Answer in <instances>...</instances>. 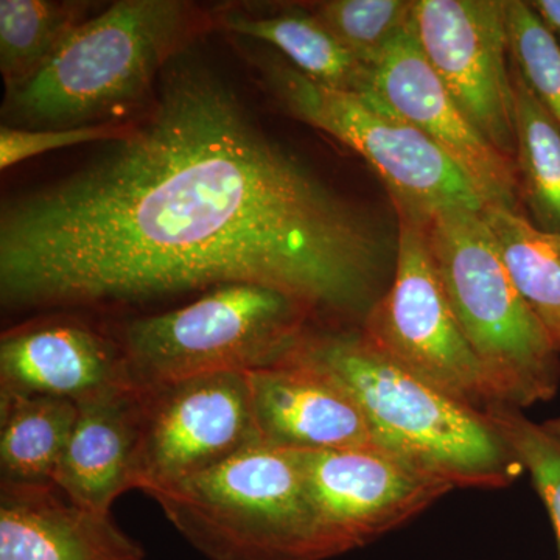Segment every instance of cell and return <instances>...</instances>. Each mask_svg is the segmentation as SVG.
Masks as SVG:
<instances>
[{"instance_id": "6da1fadb", "label": "cell", "mask_w": 560, "mask_h": 560, "mask_svg": "<svg viewBox=\"0 0 560 560\" xmlns=\"http://www.w3.org/2000/svg\"><path fill=\"white\" fill-rule=\"evenodd\" d=\"M386 246L272 142L230 84L178 58L130 135L3 206V307H120L231 283L366 316Z\"/></svg>"}, {"instance_id": "7a4b0ae2", "label": "cell", "mask_w": 560, "mask_h": 560, "mask_svg": "<svg viewBox=\"0 0 560 560\" xmlns=\"http://www.w3.org/2000/svg\"><path fill=\"white\" fill-rule=\"evenodd\" d=\"M213 11L183 0H120L77 28L38 75L9 92L7 125L66 130L138 117L158 77L206 32Z\"/></svg>"}, {"instance_id": "3957f363", "label": "cell", "mask_w": 560, "mask_h": 560, "mask_svg": "<svg viewBox=\"0 0 560 560\" xmlns=\"http://www.w3.org/2000/svg\"><path fill=\"white\" fill-rule=\"evenodd\" d=\"M298 355L342 383L375 444L455 488H504L522 469L485 412L412 374L363 330H311Z\"/></svg>"}, {"instance_id": "277c9868", "label": "cell", "mask_w": 560, "mask_h": 560, "mask_svg": "<svg viewBox=\"0 0 560 560\" xmlns=\"http://www.w3.org/2000/svg\"><path fill=\"white\" fill-rule=\"evenodd\" d=\"M419 220L490 399L515 408L550 400L559 350L515 289L481 210L447 206Z\"/></svg>"}, {"instance_id": "5b68a950", "label": "cell", "mask_w": 560, "mask_h": 560, "mask_svg": "<svg viewBox=\"0 0 560 560\" xmlns=\"http://www.w3.org/2000/svg\"><path fill=\"white\" fill-rule=\"evenodd\" d=\"M209 560H326L296 452L259 444L197 477L142 490Z\"/></svg>"}, {"instance_id": "8992f818", "label": "cell", "mask_w": 560, "mask_h": 560, "mask_svg": "<svg viewBox=\"0 0 560 560\" xmlns=\"http://www.w3.org/2000/svg\"><path fill=\"white\" fill-rule=\"evenodd\" d=\"M318 313L257 283L208 290L173 311L132 319L119 341L139 388L198 375L250 372L290 355Z\"/></svg>"}, {"instance_id": "52a82bcc", "label": "cell", "mask_w": 560, "mask_h": 560, "mask_svg": "<svg viewBox=\"0 0 560 560\" xmlns=\"http://www.w3.org/2000/svg\"><path fill=\"white\" fill-rule=\"evenodd\" d=\"M261 81L294 119L359 153L385 184L397 215L422 219L434 209L486 202L463 172L422 132L364 95L308 79L278 58L259 62Z\"/></svg>"}, {"instance_id": "ba28073f", "label": "cell", "mask_w": 560, "mask_h": 560, "mask_svg": "<svg viewBox=\"0 0 560 560\" xmlns=\"http://www.w3.org/2000/svg\"><path fill=\"white\" fill-rule=\"evenodd\" d=\"M397 219L393 282L364 316L361 330L389 359L482 411L492 399L445 294L422 221L408 215Z\"/></svg>"}, {"instance_id": "9c48e42d", "label": "cell", "mask_w": 560, "mask_h": 560, "mask_svg": "<svg viewBox=\"0 0 560 560\" xmlns=\"http://www.w3.org/2000/svg\"><path fill=\"white\" fill-rule=\"evenodd\" d=\"M140 389V492L197 477L261 444L246 372L198 375Z\"/></svg>"}, {"instance_id": "30bf717a", "label": "cell", "mask_w": 560, "mask_h": 560, "mask_svg": "<svg viewBox=\"0 0 560 560\" xmlns=\"http://www.w3.org/2000/svg\"><path fill=\"white\" fill-rule=\"evenodd\" d=\"M411 27L464 116L515 161L508 0H415Z\"/></svg>"}, {"instance_id": "8fae6325", "label": "cell", "mask_w": 560, "mask_h": 560, "mask_svg": "<svg viewBox=\"0 0 560 560\" xmlns=\"http://www.w3.org/2000/svg\"><path fill=\"white\" fill-rule=\"evenodd\" d=\"M296 456L330 558L397 528L453 489L378 448L296 452Z\"/></svg>"}, {"instance_id": "7c38bea8", "label": "cell", "mask_w": 560, "mask_h": 560, "mask_svg": "<svg viewBox=\"0 0 560 560\" xmlns=\"http://www.w3.org/2000/svg\"><path fill=\"white\" fill-rule=\"evenodd\" d=\"M363 95L431 140L466 175L486 206L518 212L517 164L464 116L427 61L411 25L371 66Z\"/></svg>"}, {"instance_id": "4fadbf2b", "label": "cell", "mask_w": 560, "mask_h": 560, "mask_svg": "<svg viewBox=\"0 0 560 560\" xmlns=\"http://www.w3.org/2000/svg\"><path fill=\"white\" fill-rule=\"evenodd\" d=\"M246 377L261 444L296 452L378 448L349 390L304 357L291 352Z\"/></svg>"}, {"instance_id": "5bb4252c", "label": "cell", "mask_w": 560, "mask_h": 560, "mask_svg": "<svg viewBox=\"0 0 560 560\" xmlns=\"http://www.w3.org/2000/svg\"><path fill=\"white\" fill-rule=\"evenodd\" d=\"M130 386L136 383L120 341L77 320L27 324L0 340V394L79 404Z\"/></svg>"}, {"instance_id": "9a60e30c", "label": "cell", "mask_w": 560, "mask_h": 560, "mask_svg": "<svg viewBox=\"0 0 560 560\" xmlns=\"http://www.w3.org/2000/svg\"><path fill=\"white\" fill-rule=\"evenodd\" d=\"M106 512L81 508L57 486L0 488V560H143Z\"/></svg>"}, {"instance_id": "2e32d148", "label": "cell", "mask_w": 560, "mask_h": 560, "mask_svg": "<svg viewBox=\"0 0 560 560\" xmlns=\"http://www.w3.org/2000/svg\"><path fill=\"white\" fill-rule=\"evenodd\" d=\"M77 405L55 486L79 506L110 514L114 501L138 481L142 389H110Z\"/></svg>"}, {"instance_id": "e0dca14e", "label": "cell", "mask_w": 560, "mask_h": 560, "mask_svg": "<svg viewBox=\"0 0 560 560\" xmlns=\"http://www.w3.org/2000/svg\"><path fill=\"white\" fill-rule=\"evenodd\" d=\"M213 24L221 31L270 44L289 65L320 84L361 95L368 91L370 69L312 11L254 16L237 9L215 10Z\"/></svg>"}, {"instance_id": "ac0fdd59", "label": "cell", "mask_w": 560, "mask_h": 560, "mask_svg": "<svg viewBox=\"0 0 560 560\" xmlns=\"http://www.w3.org/2000/svg\"><path fill=\"white\" fill-rule=\"evenodd\" d=\"M77 416L79 405L72 400L0 394L3 485L55 486Z\"/></svg>"}, {"instance_id": "d6986e66", "label": "cell", "mask_w": 560, "mask_h": 560, "mask_svg": "<svg viewBox=\"0 0 560 560\" xmlns=\"http://www.w3.org/2000/svg\"><path fill=\"white\" fill-rule=\"evenodd\" d=\"M481 213L515 289L560 350V234L500 206H486Z\"/></svg>"}, {"instance_id": "ffe728a7", "label": "cell", "mask_w": 560, "mask_h": 560, "mask_svg": "<svg viewBox=\"0 0 560 560\" xmlns=\"http://www.w3.org/2000/svg\"><path fill=\"white\" fill-rule=\"evenodd\" d=\"M90 2L0 0V72L7 94L46 68L84 21Z\"/></svg>"}, {"instance_id": "44dd1931", "label": "cell", "mask_w": 560, "mask_h": 560, "mask_svg": "<svg viewBox=\"0 0 560 560\" xmlns=\"http://www.w3.org/2000/svg\"><path fill=\"white\" fill-rule=\"evenodd\" d=\"M515 164L533 223L560 234V125L512 65Z\"/></svg>"}, {"instance_id": "7402d4cb", "label": "cell", "mask_w": 560, "mask_h": 560, "mask_svg": "<svg viewBox=\"0 0 560 560\" xmlns=\"http://www.w3.org/2000/svg\"><path fill=\"white\" fill-rule=\"evenodd\" d=\"M415 0H327L311 11L368 69L411 25Z\"/></svg>"}, {"instance_id": "603a6c76", "label": "cell", "mask_w": 560, "mask_h": 560, "mask_svg": "<svg viewBox=\"0 0 560 560\" xmlns=\"http://www.w3.org/2000/svg\"><path fill=\"white\" fill-rule=\"evenodd\" d=\"M482 412L522 469L529 471L550 512L560 560V438L545 429L544 423L530 422L521 408L501 401H490Z\"/></svg>"}, {"instance_id": "cb8c5ba5", "label": "cell", "mask_w": 560, "mask_h": 560, "mask_svg": "<svg viewBox=\"0 0 560 560\" xmlns=\"http://www.w3.org/2000/svg\"><path fill=\"white\" fill-rule=\"evenodd\" d=\"M511 61L560 125V46L529 2L508 0Z\"/></svg>"}, {"instance_id": "d4e9b609", "label": "cell", "mask_w": 560, "mask_h": 560, "mask_svg": "<svg viewBox=\"0 0 560 560\" xmlns=\"http://www.w3.org/2000/svg\"><path fill=\"white\" fill-rule=\"evenodd\" d=\"M136 119V117H135ZM135 119L88 125L66 130H25V128H0V168L13 167L39 154L66 147L88 142H116L130 135Z\"/></svg>"}, {"instance_id": "484cf974", "label": "cell", "mask_w": 560, "mask_h": 560, "mask_svg": "<svg viewBox=\"0 0 560 560\" xmlns=\"http://www.w3.org/2000/svg\"><path fill=\"white\" fill-rule=\"evenodd\" d=\"M529 5L560 46V0H534Z\"/></svg>"}, {"instance_id": "4316f807", "label": "cell", "mask_w": 560, "mask_h": 560, "mask_svg": "<svg viewBox=\"0 0 560 560\" xmlns=\"http://www.w3.org/2000/svg\"><path fill=\"white\" fill-rule=\"evenodd\" d=\"M545 429L560 438V418L548 420L544 423Z\"/></svg>"}]
</instances>
